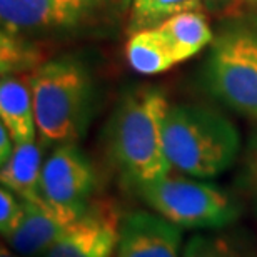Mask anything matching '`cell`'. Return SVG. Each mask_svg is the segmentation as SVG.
<instances>
[{
  "mask_svg": "<svg viewBox=\"0 0 257 257\" xmlns=\"http://www.w3.org/2000/svg\"><path fill=\"white\" fill-rule=\"evenodd\" d=\"M164 35L179 62L191 59L205 45L214 42V35L202 12H186L167 19L156 27Z\"/></svg>",
  "mask_w": 257,
  "mask_h": 257,
  "instance_id": "4fadbf2b",
  "label": "cell"
},
{
  "mask_svg": "<svg viewBox=\"0 0 257 257\" xmlns=\"http://www.w3.org/2000/svg\"><path fill=\"white\" fill-rule=\"evenodd\" d=\"M0 65H2V77L17 75L19 72L27 69H39L37 57L34 47L20 42L19 35L2 32L0 42Z\"/></svg>",
  "mask_w": 257,
  "mask_h": 257,
  "instance_id": "e0dca14e",
  "label": "cell"
},
{
  "mask_svg": "<svg viewBox=\"0 0 257 257\" xmlns=\"http://www.w3.org/2000/svg\"><path fill=\"white\" fill-rule=\"evenodd\" d=\"M24 200L2 186L0 189V232L4 237L14 232L15 227L20 224L24 217Z\"/></svg>",
  "mask_w": 257,
  "mask_h": 257,
  "instance_id": "ac0fdd59",
  "label": "cell"
},
{
  "mask_svg": "<svg viewBox=\"0 0 257 257\" xmlns=\"http://www.w3.org/2000/svg\"><path fill=\"white\" fill-rule=\"evenodd\" d=\"M134 2H137V0H134Z\"/></svg>",
  "mask_w": 257,
  "mask_h": 257,
  "instance_id": "d4e9b609",
  "label": "cell"
},
{
  "mask_svg": "<svg viewBox=\"0 0 257 257\" xmlns=\"http://www.w3.org/2000/svg\"><path fill=\"white\" fill-rule=\"evenodd\" d=\"M42 142L37 139L32 142L15 144L12 157L4 167H0L2 186L12 191L24 202L42 204Z\"/></svg>",
  "mask_w": 257,
  "mask_h": 257,
  "instance_id": "8fae6325",
  "label": "cell"
},
{
  "mask_svg": "<svg viewBox=\"0 0 257 257\" xmlns=\"http://www.w3.org/2000/svg\"><path fill=\"white\" fill-rule=\"evenodd\" d=\"M125 52L132 69L144 75L161 74L181 64L172 47L156 27L132 32Z\"/></svg>",
  "mask_w": 257,
  "mask_h": 257,
  "instance_id": "5bb4252c",
  "label": "cell"
},
{
  "mask_svg": "<svg viewBox=\"0 0 257 257\" xmlns=\"http://www.w3.org/2000/svg\"><path fill=\"white\" fill-rule=\"evenodd\" d=\"M182 232L157 212L134 210L120 220L117 257H182Z\"/></svg>",
  "mask_w": 257,
  "mask_h": 257,
  "instance_id": "ba28073f",
  "label": "cell"
},
{
  "mask_svg": "<svg viewBox=\"0 0 257 257\" xmlns=\"http://www.w3.org/2000/svg\"><path fill=\"white\" fill-rule=\"evenodd\" d=\"M169 107L161 90L141 87L122 97L109 120L107 149L112 162L137 191L171 174L164 149V119Z\"/></svg>",
  "mask_w": 257,
  "mask_h": 257,
  "instance_id": "6da1fadb",
  "label": "cell"
},
{
  "mask_svg": "<svg viewBox=\"0 0 257 257\" xmlns=\"http://www.w3.org/2000/svg\"><path fill=\"white\" fill-rule=\"evenodd\" d=\"M15 149V141L7 131V127L0 124V167H4L9 162V159L12 157Z\"/></svg>",
  "mask_w": 257,
  "mask_h": 257,
  "instance_id": "44dd1931",
  "label": "cell"
},
{
  "mask_svg": "<svg viewBox=\"0 0 257 257\" xmlns=\"http://www.w3.org/2000/svg\"><path fill=\"white\" fill-rule=\"evenodd\" d=\"M202 0H137L132 7V32L154 29L167 19L186 12H202Z\"/></svg>",
  "mask_w": 257,
  "mask_h": 257,
  "instance_id": "9a60e30c",
  "label": "cell"
},
{
  "mask_svg": "<svg viewBox=\"0 0 257 257\" xmlns=\"http://www.w3.org/2000/svg\"><path fill=\"white\" fill-rule=\"evenodd\" d=\"M95 184L94 166L75 142L59 144L44 161L40 184L44 202L72 220L90 207Z\"/></svg>",
  "mask_w": 257,
  "mask_h": 257,
  "instance_id": "8992f818",
  "label": "cell"
},
{
  "mask_svg": "<svg viewBox=\"0 0 257 257\" xmlns=\"http://www.w3.org/2000/svg\"><path fill=\"white\" fill-rule=\"evenodd\" d=\"M2 257H19V255H15L12 250H7V247L2 245Z\"/></svg>",
  "mask_w": 257,
  "mask_h": 257,
  "instance_id": "603a6c76",
  "label": "cell"
},
{
  "mask_svg": "<svg viewBox=\"0 0 257 257\" xmlns=\"http://www.w3.org/2000/svg\"><path fill=\"white\" fill-rule=\"evenodd\" d=\"M64 9L69 10L70 14H74L77 19H80L82 15L89 12L90 9H94L95 5L100 4V0H57Z\"/></svg>",
  "mask_w": 257,
  "mask_h": 257,
  "instance_id": "ffe728a7",
  "label": "cell"
},
{
  "mask_svg": "<svg viewBox=\"0 0 257 257\" xmlns=\"http://www.w3.org/2000/svg\"><path fill=\"white\" fill-rule=\"evenodd\" d=\"M182 257H257L235 240L224 235L195 234L182 249Z\"/></svg>",
  "mask_w": 257,
  "mask_h": 257,
  "instance_id": "2e32d148",
  "label": "cell"
},
{
  "mask_svg": "<svg viewBox=\"0 0 257 257\" xmlns=\"http://www.w3.org/2000/svg\"><path fill=\"white\" fill-rule=\"evenodd\" d=\"M244 186L257 204V131L249 139L247 149L244 156V171H242Z\"/></svg>",
  "mask_w": 257,
  "mask_h": 257,
  "instance_id": "d6986e66",
  "label": "cell"
},
{
  "mask_svg": "<svg viewBox=\"0 0 257 257\" xmlns=\"http://www.w3.org/2000/svg\"><path fill=\"white\" fill-rule=\"evenodd\" d=\"M204 7L210 10V12H220V10H225L230 7L235 0H202Z\"/></svg>",
  "mask_w": 257,
  "mask_h": 257,
  "instance_id": "7402d4cb",
  "label": "cell"
},
{
  "mask_svg": "<svg viewBox=\"0 0 257 257\" xmlns=\"http://www.w3.org/2000/svg\"><path fill=\"white\" fill-rule=\"evenodd\" d=\"M29 84L40 142L79 141L92 105V84L84 67L72 59L50 60L34 70Z\"/></svg>",
  "mask_w": 257,
  "mask_h": 257,
  "instance_id": "3957f363",
  "label": "cell"
},
{
  "mask_svg": "<svg viewBox=\"0 0 257 257\" xmlns=\"http://www.w3.org/2000/svg\"><path fill=\"white\" fill-rule=\"evenodd\" d=\"M139 194L154 212L179 229L227 227L240 215V204L232 195L202 179L167 174Z\"/></svg>",
  "mask_w": 257,
  "mask_h": 257,
  "instance_id": "277c9868",
  "label": "cell"
},
{
  "mask_svg": "<svg viewBox=\"0 0 257 257\" xmlns=\"http://www.w3.org/2000/svg\"><path fill=\"white\" fill-rule=\"evenodd\" d=\"M164 149L172 169L207 181L235 162L240 137L220 112L197 104H176L169 107L164 119Z\"/></svg>",
  "mask_w": 257,
  "mask_h": 257,
  "instance_id": "7a4b0ae2",
  "label": "cell"
},
{
  "mask_svg": "<svg viewBox=\"0 0 257 257\" xmlns=\"http://www.w3.org/2000/svg\"><path fill=\"white\" fill-rule=\"evenodd\" d=\"M204 80L214 99L257 119V30L242 25L220 34L212 42Z\"/></svg>",
  "mask_w": 257,
  "mask_h": 257,
  "instance_id": "5b68a950",
  "label": "cell"
},
{
  "mask_svg": "<svg viewBox=\"0 0 257 257\" xmlns=\"http://www.w3.org/2000/svg\"><path fill=\"white\" fill-rule=\"evenodd\" d=\"M245 4H249V5H255L257 7V0H244Z\"/></svg>",
  "mask_w": 257,
  "mask_h": 257,
  "instance_id": "cb8c5ba5",
  "label": "cell"
},
{
  "mask_svg": "<svg viewBox=\"0 0 257 257\" xmlns=\"http://www.w3.org/2000/svg\"><path fill=\"white\" fill-rule=\"evenodd\" d=\"M24 217L14 232L4 237L5 242L22 257L45 255L75 220L57 212L47 202H24Z\"/></svg>",
  "mask_w": 257,
  "mask_h": 257,
  "instance_id": "9c48e42d",
  "label": "cell"
},
{
  "mask_svg": "<svg viewBox=\"0 0 257 257\" xmlns=\"http://www.w3.org/2000/svg\"><path fill=\"white\" fill-rule=\"evenodd\" d=\"M0 20L2 32L20 35L22 32L65 27L79 19L57 0H0Z\"/></svg>",
  "mask_w": 257,
  "mask_h": 257,
  "instance_id": "30bf717a",
  "label": "cell"
},
{
  "mask_svg": "<svg viewBox=\"0 0 257 257\" xmlns=\"http://www.w3.org/2000/svg\"><path fill=\"white\" fill-rule=\"evenodd\" d=\"M0 119L15 144L37 139V122L30 84L15 75L2 77L0 82Z\"/></svg>",
  "mask_w": 257,
  "mask_h": 257,
  "instance_id": "7c38bea8",
  "label": "cell"
},
{
  "mask_svg": "<svg viewBox=\"0 0 257 257\" xmlns=\"http://www.w3.org/2000/svg\"><path fill=\"white\" fill-rule=\"evenodd\" d=\"M120 220L110 204L90 205L44 257H112L119 242Z\"/></svg>",
  "mask_w": 257,
  "mask_h": 257,
  "instance_id": "52a82bcc",
  "label": "cell"
}]
</instances>
